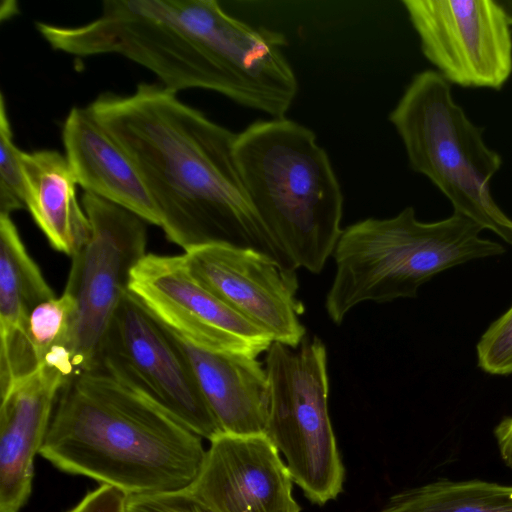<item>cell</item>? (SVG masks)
Instances as JSON below:
<instances>
[{
  "instance_id": "6da1fadb",
  "label": "cell",
  "mask_w": 512,
  "mask_h": 512,
  "mask_svg": "<svg viewBox=\"0 0 512 512\" xmlns=\"http://www.w3.org/2000/svg\"><path fill=\"white\" fill-rule=\"evenodd\" d=\"M36 28L57 51L118 54L175 93L215 91L272 118L285 116L298 92L286 37L232 17L215 0H109L86 24Z\"/></svg>"
},
{
  "instance_id": "7a4b0ae2",
  "label": "cell",
  "mask_w": 512,
  "mask_h": 512,
  "mask_svg": "<svg viewBox=\"0 0 512 512\" xmlns=\"http://www.w3.org/2000/svg\"><path fill=\"white\" fill-rule=\"evenodd\" d=\"M157 83L104 92L88 108L129 157L166 238L185 253L211 244L250 247L291 269L248 197L236 135Z\"/></svg>"
},
{
  "instance_id": "3957f363",
  "label": "cell",
  "mask_w": 512,
  "mask_h": 512,
  "mask_svg": "<svg viewBox=\"0 0 512 512\" xmlns=\"http://www.w3.org/2000/svg\"><path fill=\"white\" fill-rule=\"evenodd\" d=\"M202 438L110 367L62 387L40 455L59 470L127 495L188 489L206 450Z\"/></svg>"
},
{
  "instance_id": "277c9868",
  "label": "cell",
  "mask_w": 512,
  "mask_h": 512,
  "mask_svg": "<svg viewBox=\"0 0 512 512\" xmlns=\"http://www.w3.org/2000/svg\"><path fill=\"white\" fill-rule=\"evenodd\" d=\"M234 155L248 197L292 269L319 273L342 234L343 194L309 128L277 118L236 135Z\"/></svg>"
},
{
  "instance_id": "5b68a950",
  "label": "cell",
  "mask_w": 512,
  "mask_h": 512,
  "mask_svg": "<svg viewBox=\"0 0 512 512\" xmlns=\"http://www.w3.org/2000/svg\"><path fill=\"white\" fill-rule=\"evenodd\" d=\"M483 228L454 213L422 222L413 207L385 219L346 227L334 249L336 273L326 295L329 318L341 324L356 305L415 298L436 274L471 260L498 256L505 248L480 237Z\"/></svg>"
},
{
  "instance_id": "8992f818",
  "label": "cell",
  "mask_w": 512,
  "mask_h": 512,
  "mask_svg": "<svg viewBox=\"0 0 512 512\" xmlns=\"http://www.w3.org/2000/svg\"><path fill=\"white\" fill-rule=\"evenodd\" d=\"M389 120L402 139L411 168L448 198L454 213L493 231L512 246V220L490 190L502 159L455 103L449 82L433 70L416 74Z\"/></svg>"
},
{
  "instance_id": "52a82bcc",
  "label": "cell",
  "mask_w": 512,
  "mask_h": 512,
  "mask_svg": "<svg viewBox=\"0 0 512 512\" xmlns=\"http://www.w3.org/2000/svg\"><path fill=\"white\" fill-rule=\"evenodd\" d=\"M269 407L264 434L306 498L325 505L342 492L345 469L328 412L327 352L318 337L266 352Z\"/></svg>"
},
{
  "instance_id": "ba28073f",
  "label": "cell",
  "mask_w": 512,
  "mask_h": 512,
  "mask_svg": "<svg viewBox=\"0 0 512 512\" xmlns=\"http://www.w3.org/2000/svg\"><path fill=\"white\" fill-rule=\"evenodd\" d=\"M91 224L85 245L71 258L66 292L76 302L70 353L74 377L98 365L112 319L128 292L133 268L147 254V222L137 214L84 192Z\"/></svg>"
},
{
  "instance_id": "9c48e42d",
  "label": "cell",
  "mask_w": 512,
  "mask_h": 512,
  "mask_svg": "<svg viewBox=\"0 0 512 512\" xmlns=\"http://www.w3.org/2000/svg\"><path fill=\"white\" fill-rule=\"evenodd\" d=\"M99 363L130 379L192 432H222L175 335L129 291L104 339Z\"/></svg>"
},
{
  "instance_id": "30bf717a",
  "label": "cell",
  "mask_w": 512,
  "mask_h": 512,
  "mask_svg": "<svg viewBox=\"0 0 512 512\" xmlns=\"http://www.w3.org/2000/svg\"><path fill=\"white\" fill-rule=\"evenodd\" d=\"M128 291L165 327L209 352L257 358L273 339L205 288L185 255L146 254L133 268Z\"/></svg>"
},
{
  "instance_id": "8fae6325",
  "label": "cell",
  "mask_w": 512,
  "mask_h": 512,
  "mask_svg": "<svg viewBox=\"0 0 512 512\" xmlns=\"http://www.w3.org/2000/svg\"><path fill=\"white\" fill-rule=\"evenodd\" d=\"M424 56L449 83L500 89L512 73V35L495 0H404Z\"/></svg>"
},
{
  "instance_id": "7c38bea8",
  "label": "cell",
  "mask_w": 512,
  "mask_h": 512,
  "mask_svg": "<svg viewBox=\"0 0 512 512\" xmlns=\"http://www.w3.org/2000/svg\"><path fill=\"white\" fill-rule=\"evenodd\" d=\"M184 255L205 288L273 342L296 348L306 337L295 270L264 252L231 244L206 245Z\"/></svg>"
},
{
  "instance_id": "4fadbf2b",
  "label": "cell",
  "mask_w": 512,
  "mask_h": 512,
  "mask_svg": "<svg viewBox=\"0 0 512 512\" xmlns=\"http://www.w3.org/2000/svg\"><path fill=\"white\" fill-rule=\"evenodd\" d=\"M188 490L213 512H300L293 480L264 433H221L209 441Z\"/></svg>"
},
{
  "instance_id": "5bb4252c",
  "label": "cell",
  "mask_w": 512,
  "mask_h": 512,
  "mask_svg": "<svg viewBox=\"0 0 512 512\" xmlns=\"http://www.w3.org/2000/svg\"><path fill=\"white\" fill-rule=\"evenodd\" d=\"M67 378L41 366L1 396L0 512H19L27 502L40 453L58 395Z\"/></svg>"
},
{
  "instance_id": "9a60e30c",
  "label": "cell",
  "mask_w": 512,
  "mask_h": 512,
  "mask_svg": "<svg viewBox=\"0 0 512 512\" xmlns=\"http://www.w3.org/2000/svg\"><path fill=\"white\" fill-rule=\"evenodd\" d=\"M65 157L84 192L160 226L159 214L135 166L87 107H72L62 126Z\"/></svg>"
},
{
  "instance_id": "2e32d148",
  "label": "cell",
  "mask_w": 512,
  "mask_h": 512,
  "mask_svg": "<svg viewBox=\"0 0 512 512\" xmlns=\"http://www.w3.org/2000/svg\"><path fill=\"white\" fill-rule=\"evenodd\" d=\"M175 337L222 432L264 433L269 407L265 366L257 358L201 350Z\"/></svg>"
},
{
  "instance_id": "e0dca14e",
  "label": "cell",
  "mask_w": 512,
  "mask_h": 512,
  "mask_svg": "<svg viewBox=\"0 0 512 512\" xmlns=\"http://www.w3.org/2000/svg\"><path fill=\"white\" fill-rule=\"evenodd\" d=\"M25 209L58 252L73 257L88 241L91 224L76 196L77 181L64 154L22 151Z\"/></svg>"
},
{
  "instance_id": "ac0fdd59",
  "label": "cell",
  "mask_w": 512,
  "mask_h": 512,
  "mask_svg": "<svg viewBox=\"0 0 512 512\" xmlns=\"http://www.w3.org/2000/svg\"><path fill=\"white\" fill-rule=\"evenodd\" d=\"M75 318L76 302L66 291L32 310L23 328L0 344L1 396L44 365L58 369L67 380L74 377L70 345Z\"/></svg>"
},
{
  "instance_id": "d6986e66",
  "label": "cell",
  "mask_w": 512,
  "mask_h": 512,
  "mask_svg": "<svg viewBox=\"0 0 512 512\" xmlns=\"http://www.w3.org/2000/svg\"><path fill=\"white\" fill-rule=\"evenodd\" d=\"M54 297L11 215L0 214V344L23 328L38 304Z\"/></svg>"
},
{
  "instance_id": "ffe728a7",
  "label": "cell",
  "mask_w": 512,
  "mask_h": 512,
  "mask_svg": "<svg viewBox=\"0 0 512 512\" xmlns=\"http://www.w3.org/2000/svg\"><path fill=\"white\" fill-rule=\"evenodd\" d=\"M379 512H512V485L438 479L392 495Z\"/></svg>"
},
{
  "instance_id": "44dd1931",
  "label": "cell",
  "mask_w": 512,
  "mask_h": 512,
  "mask_svg": "<svg viewBox=\"0 0 512 512\" xmlns=\"http://www.w3.org/2000/svg\"><path fill=\"white\" fill-rule=\"evenodd\" d=\"M22 150L13 139L4 94L0 95V214L25 208Z\"/></svg>"
},
{
  "instance_id": "7402d4cb",
  "label": "cell",
  "mask_w": 512,
  "mask_h": 512,
  "mask_svg": "<svg viewBox=\"0 0 512 512\" xmlns=\"http://www.w3.org/2000/svg\"><path fill=\"white\" fill-rule=\"evenodd\" d=\"M476 352L478 367L484 372L512 374V306L482 334Z\"/></svg>"
},
{
  "instance_id": "603a6c76",
  "label": "cell",
  "mask_w": 512,
  "mask_h": 512,
  "mask_svg": "<svg viewBox=\"0 0 512 512\" xmlns=\"http://www.w3.org/2000/svg\"><path fill=\"white\" fill-rule=\"evenodd\" d=\"M126 512H213L188 489L128 495Z\"/></svg>"
},
{
  "instance_id": "cb8c5ba5",
  "label": "cell",
  "mask_w": 512,
  "mask_h": 512,
  "mask_svg": "<svg viewBox=\"0 0 512 512\" xmlns=\"http://www.w3.org/2000/svg\"><path fill=\"white\" fill-rule=\"evenodd\" d=\"M127 498L128 495L118 488L100 485L67 512H126Z\"/></svg>"
},
{
  "instance_id": "d4e9b609",
  "label": "cell",
  "mask_w": 512,
  "mask_h": 512,
  "mask_svg": "<svg viewBox=\"0 0 512 512\" xmlns=\"http://www.w3.org/2000/svg\"><path fill=\"white\" fill-rule=\"evenodd\" d=\"M494 437L502 460L512 469V416L503 418L496 425Z\"/></svg>"
},
{
  "instance_id": "484cf974",
  "label": "cell",
  "mask_w": 512,
  "mask_h": 512,
  "mask_svg": "<svg viewBox=\"0 0 512 512\" xmlns=\"http://www.w3.org/2000/svg\"><path fill=\"white\" fill-rule=\"evenodd\" d=\"M503 12L508 24L512 26V0H495Z\"/></svg>"
}]
</instances>
